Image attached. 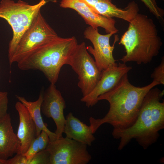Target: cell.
I'll return each mask as SVG.
<instances>
[{"instance_id":"cell-16","label":"cell","mask_w":164,"mask_h":164,"mask_svg":"<svg viewBox=\"0 0 164 164\" xmlns=\"http://www.w3.org/2000/svg\"><path fill=\"white\" fill-rule=\"evenodd\" d=\"M44 90L42 89L40 92L38 99L34 102L27 101L24 97L15 95L19 101L22 103L27 108L36 127V137L42 130L44 131L48 135L50 141L57 138L55 132L50 131L47 128L46 124L43 122L41 114V107L43 101Z\"/></svg>"},{"instance_id":"cell-4","label":"cell","mask_w":164,"mask_h":164,"mask_svg":"<svg viewBox=\"0 0 164 164\" xmlns=\"http://www.w3.org/2000/svg\"><path fill=\"white\" fill-rule=\"evenodd\" d=\"M78 44L76 37H58L41 46L28 56L17 63L21 70H38L50 83L55 84L60 70L67 64Z\"/></svg>"},{"instance_id":"cell-2","label":"cell","mask_w":164,"mask_h":164,"mask_svg":"<svg viewBox=\"0 0 164 164\" xmlns=\"http://www.w3.org/2000/svg\"><path fill=\"white\" fill-rule=\"evenodd\" d=\"M163 94L159 88H152L144 97L133 125L124 129H113V137L120 140L118 150L133 139L145 150L157 141L159 131L164 128V102L160 101Z\"/></svg>"},{"instance_id":"cell-20","label":"cell","mask_w":164,"mask_h":164,"mask_svg":"<svg viewBox=\"0 0 164 164\" xmlns=\"http://www.w3.org/2000/svg\"><path fill=\"white\" fill-rule=\"evenodd\" d=\"M151 78L159 82L160 84H164V58H162L160 63L156 67L151 76Z\"/></svg>"},{"instance_id":"cell-6","label":"cell","mask_w":164,"mask_h":164,"mask_svg":"<svg viewBox=\"0 0 164 164\" xmlns=\"http://www.w3.org/2000/svg\"><path fill=\"white\" fill-rule=\"evenodd\" d=\"M58 36L39 11L21 37L9 65L18 63L39 47Z\"/></svg>"},{"instance_id":"cell-1","label":"cell","mask_w":164,"mask_h":164,"mask_svg":"<svg viewBox=\"0 0 164 164\" xmlns=\"http://www.w3.org/2000/svg\"><path fill=\"white\" fill-rule=\"evenodd\" d=\"M160 84L159 82L153 80L151 83L145 86H135L130 82L128 73L125 74L115 87L98 97V101H107L110 108L103 118H89L93 133L101 125L106 123L111 125L113 129H124L131 127L137 119L146 94L152 88Z\"/></svg>"},{"instance_id":"cell-19","label":"cell","mask_w":164,"mask_h":164,"mask_svg":"<svg viewBox=\"0 0 164 164\" xmlns=\"http://www.w3.org/2000/svg\"><path fill=\"white\" fill-rule=\"evenodd\" d=\"M149 9L150 11L158 19L162 18L163 10L157 5L156 0H140Z\"/></svg>"},{"instance_id":"cell-7","label":"cell","mask_w":164,"mask_h":164,"mask_svg":"<svg viewBox=\"0 0 164 164\" xmlns=\"http://www.w3.org/2000/svg\"><path fill=\"white\" fill-rule=\"evenodd\" d=\"M67 64L70 65L78 75V86L83 97L86 96L92 91L100 80L102 71L88 53L85 42L77 45Z\"/></svg>"},{"instance_id":"cell-24","label":"cell","mask_w":164,"mask_h":164,"mask_svg":"<svg viewBox=\"0 0 164 164\" xmlns=\"http://www.w3.org/2000/svg\"><path fill=\"white\" fill-rule=\"evenodd\" d=\"M6 160H3L0 159V164H6Z\"/></svg>"},{"instance_id":"cell-23","label":"cell","mask_w":164,"mask_h":164,"mask_svg":"<svg viewBox=\"0 0 164 164\" xmlns=\"http://www.w3.org/2000/svg\"><path fill=\"white\" fill-rule=\"evenodd\" d=\"M39 147V152L45 149L50 142L49 136L44 131L42 130L37 137Z\"/></svg>"},{"instance_id":"cell-5","label":"cell","mask_w":164,"mask_h":164,"mask_svg":"<svg viewBox=\"0 0 164 164\" xmlns=\"http://www.w3.org/2000/svg\"><path fill=\"white\" fill-rule=\"evenodd\" d=\"M46 2V0H40L37 4L30 5L21 0L16 2L13 0L0 2V18L8 22L13 32L12 37L9 44V65L21 37Z\"/></svg>"},{"instance_id":"cell-8","label":"cell","mask_w":164,"mask_h":164,"mask_svg":"<svg viewBox=\"0 0 164 164\" xmlns=\"http://www.w3.org/2000/svg\"><path fill=\"white\" fill-rule=\"evenodd\" d=\"M86 144L67 138L50 141L46 149L50 164H87L92 158Z\"/></svg>"},{"instance_id":"cell-17","label":"cell","mask_w":164,"mask_h":164,"mask_svg":"<svg viewBox=\"0 0 164 164\" xmlns=\"http://www.w3.org/2000/svg\"><path fill=\"white\" fill-rule=\"evenodd\" d=\"M97 13L108 17L122 18L125 14L123 9L118 8L112 0H84Z\"/></svg>"},{"instance_id":"cell-21","label":"cell","mask_w":164,"mask_h":164,"mask_svg":"<svg viewBox=\"0 0 164 164\" xmlns=\"http://www.w3.org/2000/svg\"><path fill=\"white\" fill-rule=\"evenodd\" d=\"M8 104V93L0 92V119L5 116L7 112Z\"/></svg>"},{"instance_id":"cell-10","label":"cell","mask_w":164,"mask_h":164,"mask_svg":"<svg viewBox=\"0 0 164 164\" xmlns=\"http://www.w3.org/2000/svg\"><path fill=\"white\" fill-rule=\"evenodd\" d=\"M132 69L125 63H119L109 66L102 71L101 76L92 91L83 97L80 101L85 103L88 108L92 107L98 101V97L110 90L119 82L121 78Z\"/></svg>"},{"instance_id":"cell-22","label":"cell","mask_w":164,"mask_h":164,"mask_svg":"<svg viewBox=\"0 0 164 164\" xmlns=\"http://www.w3.org/2000/svg\"><path fill=\"white\" fill-rule=\"evenodd\" d=\"M38 152L39 147L37 137L32 141L27 150L23 155L26 157L28 161L32 159Z\"/></svg>"},{"instance_id":"cell-13","label":"cell","mask_w":164,"mask_h":164,"mask_svg":"<svg viewBox=\"0 0 164 164\" xmlns=\"http://www.w3.org/2000/svg\"><path fill=\"white\" fill-rule=\"evenodd\" d=\"M21 143L14 132L10 114L0 119V159L6 160L19 154Z\"/></svg>"},{"instance_id":"cell-9","label":"cell","mask_w":164,"mask_h":164,"mask_svg":"<svg viewBox=\"0 0 164 164\" xmlns=\"http://www.w3.org/2000/svg\"><path fill=\"white\" fill-rule=\"evenodd\" d=\"M85 38L89 40L93 47L89 46L87 47L88 52L92 54L99 70L102 71L110 66L117 65L113 54L116 42L118 40L117 35L115 36L114 43L110 44L112 33L103 35L100 33L98 29L89 26L86 28L84 32Z\"/></svg>"},{"instance_id":"cell-18","label":"cell","mask_w":164,"mask_h":164,"mask_svg":"<svg viewBox=\"0 0 164 164\" xmlns=\"http://www.w3.org/2000/svg\"><path fill=\"white\" fill-rule=\"evenodd\" d=\"M27 164H50V154L46 149L38 152Z\"/></svg>"},{"instance_id":"cell-11","label":"cell","mask_w":164,"mask_h":164,"mask_svg":"<svg viewBox=\"0 0 164 164\" xmlns=\"http://www.w3.org/2000/svg\"><path fill=\"white\" fill-rule=\"evenodd\" d=\"M66 107L65 101L55 84H50L44 92L41 110L48 118H52L56 126L55 133L57 138L63 137L65 118L63 110Z\"/></svg>"},{"instance_id":"cell-15","label":"cell","mask_w":164,"mask_h":164,"mask_svg":"<svg viewBox=\"0 0 164 164\" xmlns=\"http://www.w3.org/2000/svg\"><path fill=\"white\" fill-rule=\"evenodd\" d=\"M66 137L91 146L95 141L90 125L88 126L70 112L66 116L63 133Z\"/></svg>"},{"instance_id":"cell-3","label":"cell","mask_w":164,"mask_h":164,"mask_svg":"<svg viewBox=\"0 0 164 164\" xmlns=\"http://www.w3.org/2000/svg\"><path fill=\"white\" fill-rule=\"evenodd\" d=\"M129 23L119 43L126 52L120 60L125 63L134 62L138 64L150 62L158 55L162 45L153 20L138 13Z\"/></svg>"},{"instance_id":"cell-12","label":"cell","mask_w":164,"mask_h":164,"mask_svg":"<svg viewBox=\"0 0 164 164\" xmlns=\"http://www.w3.org/2000/svg\"><path fill=\"white\" fill-rule=\"evenodd\" d=\"M60 6L75 10L87 24L93 28L101 27L107 33L115 34L118 31L115 26L114 19L97 13L84 0H62Z\"/></svg>"},{"instance_id":"cell-14","label":"cell","mask_w":164,"mask_h":164,"mask_svg":"<svg viewBox=\"0 0 164 164\" xmlns=\"http://www.w3.org/2000/svg\"><path fill=\"white\" fill-rule=\"evenodd\" d=\"M19 117V125L17 136L21 143L19 154L23 155L32 141L36 137V125L26 107L20 102L15 105Z\"/></svg>"}]
</instances>
